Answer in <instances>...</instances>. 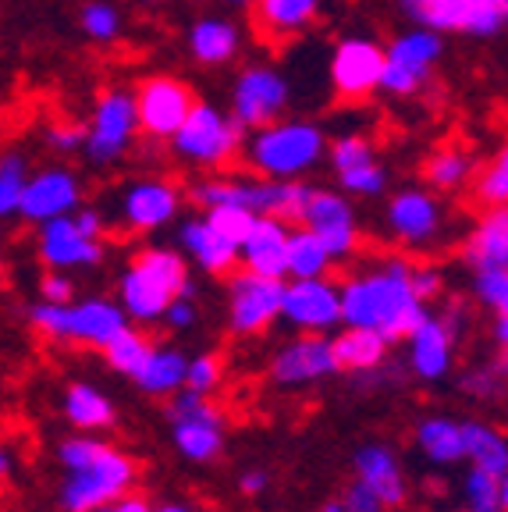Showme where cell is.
<instances>
[{
    "mask_svg": "<svg viewBox=\"0 0 508 512\" xmlns=\"http://www.w3.org/2000/svg\"><path fill=\"white\" fill-rule=\"evenodd\" d=\"M342 292V324L381 331L388 342H402L427 317V303L409 285V264L402 256L370 260L363 271L338 285Z\"/></svg>",
    "mask_w": 508,
    "mask_h": 512,
    "instance_id": "6da1fadb",
    "label": "cell"
},
{
    "mask_svg": "<svg viewBox=\"0 0 508 512\" xmlns=\"http://www.w3.org/2000/svg\"><path fill=\"white\" fill-rule=\"evenodd\" d=\"M462 424V459L469 466L491 470L498 477H508V441L498 427L487 420H459Z\"/></svg>",
    "mask_w": 508,
    "mask_h": 512,
    "instance_id": "e575fe53",
    "label": "cell"
},
{
    "mask_svg": "<svg viewBox=\"0 0 508 512\" xmlns=\"http://www.w3.org/2000/svg\"><path fill=\"white\" fill-rule=\"evenodd\" d=\"M68 217H72L75 228H79L82 235H89V239H104L107 235V214L100 207H86V203H79Z\"/></svg>",
    "mask_w": 508,
    "mask_h": 512,
    "instance_id": "f5cc1de1",
    "label": "cell"
},
{
    "mask_svg": "<svg viewBox=\"0 0 508 512\" xmlns=\"http://www.w3.org/2000/svg\"><path fill=\"white\" fill-rule=\"evenodd\" d=\"M185 363H189V356L182 349L153 342V349L146 352V360L139 363L132 381L150 399H171L178 388H185Z\"/></svg>",
    "mask_w": 508,
    "mask_h": 512,
    "instance_id": "d6a6232c",
    "label": "cell"
},
{
    "mask_svg": "<svg viewBox=\"0 0 508 512\" xmlns=\"http://www.w3.org/2000/svg\"><path fill=\"white\" fill-rule=\"evenodd\" d=\"M409 285L430 306L434 299L445 296V271L437 264H409Z\"/></svg>",
    "mask_w": 508,
    "mask_h": 512,
    "instance_id": "c3c4849f",
    "label": "cell"
},
{
    "mask_svg": "<svg viewBox=\"0 0 508 512\" xmlns=\"http://www.w3.org/2000/svg\"><path fill=\"white\" fill-rule=\"evenodd\" d=\"M40 299L47 303H72L75 299V278L68 271H50L40 278Z\"/></svg>",
    "mask_w": 508,
    "mask_h": 512,
    "instance_id": "f907efd6",
    "label": "cell"
},
{
    "mask_svg": "<svg viewBox=\"0 0 508 512\" xmlns=\"http://www.w3.org/2000/svg\"><path fill=\"white\" fill-rule=\"evenodd\" d=\"M398 11L409 25L469 40H498L508 25V0H398Z\"/></svg>",
    "mask_w": 508,
    "mask_h": 512,
    "instance_id": "9c48e42d",
    "label": "cell"
},
{
    "mask_svg": "<svg viewBox=\"0 0 508 512\" xmlns=\"http://www.w3.org/2000/svg\"><path fill=\"white\" fill-rule=\"evenodd\" d=\"M86 189H82V178L68 164H47V168H32L25 178L22 203H18V217L25 224H43L54 221V217L72 214L82 203Z\"/></svg>",
    "mask_w": 508,
    "mask_h": 512,
    "instance_id": "7402d4cb",
    "label": "cell"
},
{
    "mask_svg": "<svg viewBox=\"0 0 508 512\" xmlns=\"http://www.w3.org/2000/svg\"><path fill=\"white\" fill-rule=\"evenodd\" d=\"M327 132L313 118H281L267 121L260 128H249L242 139V157L249 171L260 178L278 182H302L324 164L327 157Z\"/></svg>",
    "mask_w": 508,
    "mask_h": 512,
    "instance_id": "3957f363",
    "label": "cell"
},
{
    "mask_svg": "<svg viewBox=\"0 0 508 512\" xmlns=\"http://www.w3.org/2000/svg\"><path fill=\"white\" fill-rule=\"evenodd\" d=\"M288 228L292 221L260 214L249 228V235L239 242V267L242 271L263 274V278H288L285 271V246H288Z\"/></svg>",
    "mask_w": 508,
    "mask_h": 512,
    "instance_id": "83f0119b",
    "label": "cell"
},
{
    "mask_svg": "<svg viewBox=\"0 0 508 512\" xmlns=\"http://www.w3.org/2000/svg\"><path fill=\"white\" fill-rule=\"evenodd\" d=\"M281 320L302 335H331L342 324V292L331 274L324 278H285Z\"/></svg>",
    "mask_w": 508,
    "mask_h": 512,
    "instance_id": "ffe728a7",
    "label": "cell"
},
{
    "mask_svg": "<svg viewBox=\"0 0 508 512\" xmlns=\"http://www.w3.org/2000/svg\"><path fill=\"white\" fill-rule=\"evenodd\" d=\"M491 331H494V345H498V349H505V345H508V313H494Z\"/></svg>",
    "mask_w": 508,
    "mask_h": 512,
    "instance_id": "9f6ffc18",
    "label": "cell"
},
{
    "mask_svg": "<svg viewBox=\"0 0 508 512\" xmlns=\"http://www.w3.org/2000/svg\"><path fill=\"white\" fill-rule=\"evenodd\" d=\"M36 228H40L36 232V253H40L43 267H50V271H96L107 260L104 239L82 235L68 214L36 224Z\"/></svg>",
    "mask_w": 508,
    "mask_h": 512,
    "instance_id": "603a6c76",
    "label": "cell"
},
{
    "mask_svg": "<svg viewBox=\"0 0 508 512\" xmlns=\"http://www.w3.org/2000/svg\"><path fill=\"white\" fill-rule=\"evenodd\" d=\"M310 192V182H278V178H260L246 175V171H214V175L192 182L189 200L192 207L207 210L217 203H235V207L253 210L256 217L270 214L281 221H299L302 200Z\"/></svg>",
    "mask_w": 508,
    "mask_h": 512,
    "instance_id": "5b68a950",
    "label": "cell"
},
{
    "mask_svg": "<svg viewBox=\"0 0 508 512\" xmlns=\"http://www.w3.org/2000/svg\"><path fill=\"white\" fill-rule=\"evenodd\" d=\"M224 381V360L217 352H199L185 363V388L199 395H214Z\"/></svg>",
    "mask_w": 508,
    "mask_h": 512,
    "instance_id": "ee69618b",
    "label": "cell"
},
{
    "mask_svg": "<svg viewBox=\"0 0 508 512\" xmlns=\"http://www.w3.org/2000/svg\"><path fill=\"white\" fill-rule=\"evenodd\" d=\"M242 139H246V128L224 107L210 104V100H196L167 143H171V153L189 168L221 171L242 153Z\"/></svg>",
    "mask_w": 508,
    "mask_h": 512,
    "instance_id": "52a82bcc",
    "label": "cell"
},
{
    "mask_svg": "<svg viewBox=\"0 0 508 512\" xmlns=\"http://www.w3.org/2000/svg\"><path fill=\"white\" fill-rule=\"evenodd\" d=\"M182 207H185L182 185L164 175H143L118 189L111 207V221L132 235H153L171 228L178 221V214H182Z\"/></svg>",
    "mask_w": 508,
    "mask_h": 512,
    "instance_id": "7c38bea8",
    "label": "cell"
},
{
    "mask_svg": "<svg viewBox=\"0 0 508 512\" xmlns=\"http://www.w3.org/2000/svg\"><path fill=\"white\" fill-rule=\"evenodd\" d=\"M352 466H356V480L381 498L384 509L405 505V498H409V480H405L402 459H398V452L391 445L370 441V445H363L356 452Z\"/></svg>",
    "mask_w": 508,
    "mask_h": 512,
    "instance_id": "4316f807",
    "label": "cell"
},
{
    "mask_svg": "<svg viewBox=\"0 0 508 512\" xmlns=\"http://www.w3.org/2000/svg\"><path fill=\"white\" fill-rule=\"evenodd\" d=\"M178 253L210 278H228L239 267V246L224 239L203 214L178 221Z\"/></svg>",
    "mask_w": 508,
    "mask_h": 512,
    "instance_id": "d4e9b609",
    "label": "cell"
},
{
    "mask_svg": "<svg viewBox=\"0 0 508 512\" xmlns=\"http://www.w3.org/2000/svg\"><path fill=\"white\" fill-rule=\"evenodd\" d=\"M135 136H139V121H135L132 89L107 86L93 100V111H89L82 157L93 168H114L132 153Z\"/></svg>",
    "mask_w": 508,
    "mask_h": 512,
    "instance_id": "30bf717a",
    "label": "cell"
},
{
    "mask_svg": "<svg viewBox=\"0 0 508 512\" xmlns=\"http://www.w3.org/2000/svg\"><path fill=\"white\" fill-rule=\"evenodd\" d=\"M0 278H4V253H0Z\"/></svg>",
    "mask_w": 508,
    "mask_h": 512,
    "instance_id": "be15d7a7",
    "label": "cell"
},
{
    "mask_svg": "<svg viewBox=\"0 0 508 512\" xmlns=\"http://www.w3.org/2000/svg\"><path fill=\"white\" fill-rule=\"evenodd\" d=\"M57 463L64 470L57 502L64 512H93L139 484V463L100 434H72L57 445Z\"/></svg>",
    "mask_w": 508,
    "mask_h": 512,
    "instance_id": "7a4b0ae2",
    "label": "cell"
},
{
    "mask_svg": "<svg viewBox=\"0 0 508 512\" xmlns=\"http://www.w3.org/2000/svg\"><path fill=\"white\" fill-rule=\"evenodd\" d=\"M167 427H171L178 456L189 463H214L224 452V416L210 402V395L178 388L167 406Z\"/></svg>",
    "mask_w": 508,
    "mask_h": 512,
    "instance_id": "4fadbf2b",
    "label": "cell"
},
{
    "mask_svg": "<svg viewBox=\"0 0 508 512\" xmlns=\"http://www.w3.org/2000/svg\"><path fill=\"white\" fill-rule=\"evenodd\" d=\"M462 256L473 271L480 267H508V207H487L469 228Z\"/></svg>",
    "mask_w": 508,
    "mask_h": 512,
    "instance_id": "1f68e13d",
    "label": "cell"
},
{
    "mask_svg": "<svg viewBox=\"0 0 508 512\" xmlns=\"http://www.w3.org/2000/svg\"><path fill=\"white\" fill-rule=\"evenodd\" d=\"M381 64L384 47L370 36H345L334 43L331 57H327V79L338 100H370L381 82Z\"/></svg>",
    "mask_w": 508,
    "mask_h": 512,
    "instance_id": "44dd1931",
    "label": "cell"
},
{
    "mask_svg": "<svg viewBox=\"0 0 508 512\" xmlns=\"http://www.w3.org/2000/svg\"><path fill=\"white\" fill-rule=\"evenodd\" d=\"M224 4H235V8H249V0H224Z\"/></svg>",
    "mask_w": 508,
    "mask_h": 512,
    "instance_id": "6125c7cd",
    "label": "cell"
},
{
    "mask_svg": "<svg viewBox=\"0 0 508 512\" xmlns=\"http://www.w3.org/2000/svg\"><path fill=\"white\" fill-rule=\"evenodd\" d=\"M82 143H86V125L82 121H50L43 128V146L61 157H75L82 153Z\"/></svg>",
    "mask_w": 508,
    "mask_h": 512,
    "instance_id": "bcb514c9",
    "label": "cell"
},
{
    "mask_svg": "<svg viewBox=\"0 0 508 512\" xmlns=\"http://www.w3.org/2000/svg\"><path fill=\"white\" fill-rule=\"evenodd\" d=\"M281 278H263L253 271L228 274V328L239 338H260L281 320Z\"/></svg>",
    "mask_w": 508,
    "mask_h": 512,
    "instance_id": "d6986e66",
    "label": "cell"
},
{
    "mask_svg": "<svg viewBox=\"0 0 508 512\" xmlns=\"http://www.w3.org/2000/svg\"><path fill=\"white\" fill-rule=\"evenodd\" d=\"M416 448L434 466H459L462 463V424L455 416L434 413L416 424Z\"/></svg>",
    "mask_w": 508,
    "mask_h": 512,
    "instance_id": "836d02e7",
    "label": "cell"
},
{
    "mask_svg": "<svg viewBox=\"0 0 508 512\" xmlns=\"http://www.w3.org/2000/svg\"><path fill=\"white\" fill-rule=\"evenodd\" d=\"M93 512H153V505H150V498H143L139 491H128V495L114 498V502L100 505V509H93Z\"/></svg>",
    "mask_w": 508,
    "mask_h": 512,
    "instance_id": "db71d44e",
    "label": "cell"
},
{
    "mask_svg": "<svg viewBox=\"0 0 508 512\" xmlns=\"http://www.w3.org/2000/svg\"><path fill=\"white\" fill-rule=\"evenodd\" d=\"M320 512H345V509H342V502H327V505H324V509H320Z\"/></svg>",
    "mask_w": 508,
    "mask_h": 512,
    "instance_id": "94428289",
    "label": "cell"
},
{
    "mask_svg": "<svg viewBox=\"0 0 508 512\" xmlns=\"http://www.w3.org/2000/svg\"><path fill=\"white\" fill-rule=\"evenodd\" d=\"M267 484H270L267 470H246L239 477V491H242V495H260V491H267Z\"/></svg>",
    "mask_w": 508,
    "mask_h": 512,
    "instance_id": "11a10c76",
    "label": "cell"
},
{
    "mask_svg": "<svg viewBox=\"0 0 508 512\" xmlns=\"http://www.w3.org/2000/svg\"><path fill=\"white\" fill-rule=\"evenodd\" d=\"M477 171V157L466 146H441L423 160V182L434 192H459L469 189Z\"/></svg>",
    "mask_w": 508,
    "mask_h": 512,
    "instance_id": "d590c367",
    "label": "cell"
},
{
    "mask_svg": "<svg viewBox=\"0 0 508 512\" xmlns=\"http://www.w3.org/2000/svg\"><path fill=\"white\" fill-rule=\"evenodd\" d=\"M153 512H196V509H189L185 502H160L153 505Z\"/></svg>",
    "mask_w": 508,
    "mask_h": 512,
    "instance_id": "680465c9",
    "label": "cell"
},
{
    "mask_svg": "<svg viewBox=\"0 0 508 512\" xmlns=\"http://www.w3.org/2000/svg\"><path fill=\"white\" fill-rule=\"evenodd\" d=\"M288 104H292V82H288V75L281 72L278 64H267V61L246 64L231 79L228 114L246 132L288 114Z\"/></svg>",
    "mask_w": 508,
    "mask_h": 512,
    "instance_id": "5bb4252c",
    "label": "cell"
},
{
    "mask_svg": "<svg viewBox=\"0 0 508 512\" xmlns=\"http://www.w3.org/2000/svg\"><path fill=\"white\" fill-rule=\"evenodd\" d=\"M342 509L345 512H388V509H384L381 498H377L374 491L366 488V484H359V480H352L349 488H345Z\"/></svg>",
    "mask_w": 508,
    "mask_h": 512,
    "instance_id": "816d5d0a",
    "label": "cell"
},
{
    "mask_svg": "<svg viewBox=\"0 0 508 512\" xmlns=\"http://www.w3.org/2000/svg\"><path fill=\"white\" fill-rule=\"evenodd\" d=\"M473 296L487 313H508V267L473 271Z\"/></svg>",
    "mask_w": 508,
    "mask_h": 512,
    "instance_id": "7bdbcfd3",
    "label": "cell"
},
{
    "mask_svg": "<svg viewBox=\"0 0 508 512\" xmlns=\"http://www.w3.org/2000/svg\"><path fill=\"white\" fill-rule=\"evenodd\" d=\"M29 324L40 331L43 338L57 345H86V349H104L114 335L132 320L118 306V299L107 296H89L79 303H47L40 299L29 306Z\"/></svg>",
    "mask_w": 508,
    "mask_h": 512,
    "instance_id": "8992f818",
    "label": "cell"
},
{
    "mask_svg": "<svg viewBox=\"0 0 508 512\" xmlns=\"http://www.w3.org/2000/svg\"><path fill=\"white\" fill-rule=\"evenodd\" d=\"M246 47V32L228 15H199L185 32V50L199 68H224L239 61Z\"/></svg>",
    "mask_w": 508,
    "mask_h": 512,
    "instance_id": "484cf974",
    "label": "cell"
},
{
    "mask_svg": "<svg viewBox=\"0 0 508 512\" xmlns=\"http://www.w3.org/2000/svg\"><path fill=\"white\" fill-rule=\"evenodd\" d=\"M32 171V160L25 150H4L0 153V221L18 217V203H22L25 178Z\"/></svg>",
    "mask_w": 508,
    "mask_h": 512,
    "instance_id": "60d3db41",
    "label": "cell"
},
{
    "mask_svg": "<svg viewBox=\"0 0 508 512\" xmlns=\"http://www.w3.org/2000/svg\"><path fill=\"white\" fill-rule=\"evenodd\" d=\"M64 420L75 427V431H86V434H100V431H111L118 424V406L114 399L104 392V388H96L89 381H72L64 388Z\"/></svg>",
    "mask_w": 508,
    "mask_h": 512,
    "instance_id": "4dcf8cb0",
    "label": "cell"
},
{
    "mask_svg": "<svg viewBox=\"0 0 508 512\" xmlns=\"http://www.w3.org/2000/svg\"><path fill=\"white\" fill-rule=\"evenodd\" d=\"M11 470H15V456H11L8 445H0V480H8Z\"/></svg>",
    "mask_w": 508,
    "mask_h": 512,
    "instance_id": "6f0895ef",
    "label": "cell"
},
{
    "mask_svg": "<svg viewBox=\"0 0 508 512\" xmlns=\"http://www.w3.org/2000/svg\"><path fill=\"white\" fill-rule=\"evenodd\" d=\"M196 320H199L196 299H192V296H175L171 303H167L160 324H167L171 331H189V328H196Z\"/></svg>",
    "mask_w": 508,
    "mask_h": 512,
    "instance_id": "681fc988",
    "label": "cell"
},
{
    "mask_svg": "<svg viewBox=\"0 0 508 512\" xmlns=\"http://www.w3.org/2000/svg\"><path fill=\"white\" fill-rule=\"evenodd\" d=\"M469 185H473V192H477V200L484 203V207H505L508 203V150L505 146L494 150L491 160L477 164Z\"/></svg>",
    "mask_w": 508,
    "mask_h": 512,
    "instance_id": "b9f144b4",
    "label": "cell"
},
{
    "mask_svg": "<svg viewBox=\"0 0 508 512\" xmlns=\"http://www.w3.org/2000/svg\"><path fill=\"white\" fill-rule=\"evenodd\" d=\"M150 349H153V338L146 335V328H139V324H125V328H121L100 352H104L107 367H111L114 374L132 377L135 370H139V363L146 360V352Z\"/></svg>",
    "mask_w": 508,
    "mask_h": 512,
    "instance_id": "ab89813d",
    "label": "cell"
},
{
    "mask_svg": "<svg viewBox=\"0 0 508 512\" xmlns=\"http://www.w3.org/2000/svg\"><path fill=\"white\" fill-rule=\"evenodd\" d=\"M189 278V260L171 246H143L128 260L118 278V306L139 328H153L167 303L182 292Z\"/></svg>",
    "mask_w": 508,
    "mask_h": 512,
    "instance_id": "277c9868",
    "label": "cell"
},
{
    "mask_svg": "<svg viewBox=\"0 0 508 512\" xmlns=\"http://www.w3.org/2000/svg\"><path fill=\"white\" fill-rule=\"evenodd\" d=\"M501 381H505V363H484V367H473L466 377H462V388H466L473 399H491V395H498V388H501Z\"/></svg>",
    "mask_w": 508,
    "mask_h": 512,
    "instance_id": "7dc6e473",
    "label": "cell"
},
{
    "mask_svg": "<svg viewBox=\"0 0 508 512\" xmlns=\"http://www.w3.org/2000/svg\"><path fill=\"white\" fill-rule=\"evenodd\" d=\"M132 4H139V8H146V11H153V8H160V4H167V0H132Z\"/></svg>",
    "mask_w": 508,
    "mask_h": 512,
    "instance_id": "91938a15",
    "label": "cell"
},
{
    "mask_svg": "<svg viewBox=\"0 0 508 512\" xmlns=\"http://www.w3.org/2000/svg\"><path fill=\"white\" fill-rule=\"evenodd\" d=\"M79 29L96 47H111L125 36V11L114 0H86L79 11Z\"/></svg>",
    "mask_w": 508,
    "mask_h": 512,
    "instance_id": "f35d334b",
    "label": "cell"
},
{
    "mask_svg": "<svg viewBox=\"0 0 508 512\" xmlns=\"http://www.w3.org/2000/svg\"><path fill=\"white\" fill-rule=\"evenodd\" d=\"M306 232H313L327 246L334 264L352 260L359 249V210L352 203V196H345L342 189H320L310 185L306 200H302L299 221Z\"/></svg>",
    "mask_w": 508,
    "mask_h": 512,
    "instance_id": "2e32d148",
    "label": "cell"
},
{
    "mask_svg": "<svg viewBox=\"0 0 508 512\" xmlns=\"http://www.w3.org/2000/svg\"><path fill=\"white\" fill-rule=\"evenodd\" d=\"M441 57H445V36L441 32L423 29V25H409V29L395 32L384 43L377 93L391 96V100H413L430 86Z\"/></svg>",
    "mask_w": 508,
    "mask_h": 512,
    "instance_id": "ba28073f",
    "label": "cell"
},
{
    "mask_svg": "<svg viewBox=\"0 0 508 512\" xmlns=\"http://www.w3.org/2000/svg\"><path fill=\"white\" fill-rule=\"evenodd\" d=\"M462 331H466V306L459 299L445 303L441 313H430L416 324L405 342V363L413 370V377L427 384L445 381L455 367V345H459Z\"/></svg>",
    "mask_w": 508,
    "mask_h": 512,
    "instance_id": "8fae6325",
    "label": "cell"
},
{
    "mask_svg": "<svg viewBox=\"0 0 508 512\" xmlns=\"http://www.w3.org/2000/svg\"><path fill=\"white\" fill-rule=\"evenodd\" d=\"M391 342L374 328H359V324H338L331 331V352L338 370L349 374H374L388 363Z\"/></svg>",
    "mask_w": 508,
    "mask_h": 512,
    "instance_id": "f546056e",
    "label": "cell"
},
{
    "mask_svg": "<svg viewBox=\"0 0 508 512\" xmlns=\"http://www.w3.org/2000/svg\"><path fill=\"white\" fill-rule=\"evenodd\" d=\"M338 374L331 352V335H302L281 345L270 356V381L281 388H310Z\"/></svg>",
    "mask_w": 508,
    "mask_h": 512,
    "instance_id": "cb8c5ba5",
    "label": "cell"
},
{
    "mask_svg": "<svg viewBox=\"0 0 508 512\" xmlns=\"http://www.w3.org/2000/svg\"><path fill=\"white\" fill-rule=\"evenodd\" d=\"M384 228L405 249H430L445 239L448 210L434 189L427 185H405L384 203Z\"/></svg>",
    "mask_w": 508,
    "mask_h": 512,
    "instance_id": "9a60e30c",
    "label": "cell"
},
{
    "mask_svg": "<svg viewBox=\"0 0 508 512\" xmlns=\"http://www.w3.org/2000/svg\"><path fill=\"white\" fill-rule=\"evenodd\" d=\"M324 164H331L338 189L352 200H377L388 192V168H384L377 143L363 132H345V136L327 139V157Z\"/></svg>",
    "mask_w": 508,
    "mask_h": 512,
    "instance_id": "e0dca14e",
    "label": "cell"
},
{
    "mask_svg": "<svg viewBox=\"0 0 508 512\" xmlns=\"http://www.w3.org/2000/svg\"><path fill=\"white\" fill-rule=\"evenodd\" d=\"M462 505L466 512H505L508 509V477L469 466L462 477Z\"/></svg>",
    "mask_w": 508,
    "mask_h": 512,
    "instance_id": "74e56055",
    "label": "cell"
},
{
    "mask_svg": "<svg viewBox=\"0 0 508 512\" xmlns=\"http://www.w3.org/2000/svg\"><path fill=\"white\" fill-rule=\"evenodd\" d=\"M249 8H253V25L260 36L285 43L317 25L324 0H249Z\"/></svg>",
    "mask_w": 508,
    "mask_h": 512,
    "instance_id": "f1b7e54d",
    "label": "cell"
},
{
    "mask_svg": "<svg viewBox=\"0 0 508 512\" xmlns=\"http://www.w3.org/2000/svg\"><path fill=\"white\" fill-rule=\"evenodd\" d=\"M203 217H207V221L214 224V228L224 235V239L235 242V246H239V242L246 239L249 228H253V221H256L253 210L235 207V203H217V207H207V210H203Z\"/></svg>",
    "mask_w": 508,
    "mask_h": 512,
    "instance_id": "f6af8a7d",
    "label": "cell"
},
{
    "mask_svg": "<svg viewBox=\"0 0 508 512\" xmlns=\"http://www.w3.org/2000/svg\"><path fill=\"white\" fill-rule=\"evenodd\" d=\"M135 121H139V136L167 143L175 136V128L185 121L189 107L196 104V93L178 75H146L132 89Z\"/></svg>",
    "mask_w": 508,
    "mask_h": 512,
    "instance_id": "ac0fdd59",
    "label": "cell"
},
{
    "mask_svg": "<svg viewBox=\"0 0 508 512\" xmlns=\"http://www.w3.org/2000/svg\"><path fill=\"white\" fill-rule=\"evenodd\" d=\"M334 260L327 246L313 232H306L302 224L288 228V246H285V271L288 278H324L331 274Z\"/></svg>",
    "mask_w": 508,
    "mask_h": 512,
    "instance_id": "8d00e7d4",
    "label": "cell"
}]
</instances>
